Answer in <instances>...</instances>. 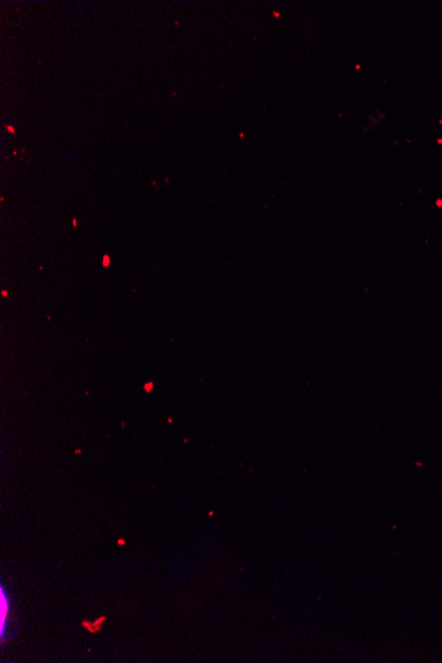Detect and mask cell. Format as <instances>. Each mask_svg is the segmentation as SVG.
Here are the masks:
<instances>
[{
    "instance_id": "obj_1",
    "label": "cell",
    "mask_w": 442,
    "mask_h": 663,
    "mask_svg": "<svg viewBox=\"0 0 442 663\" xmlns=\"http://www.w3.org/2000/svg\"><path fill=\"white\" fill-rule=\"evenodd\" d=\"M0 596H1V597H0V607H1V613H0V620H1V623H0V630H1V634H3V630H4V623H5V614H7V612H8V603H7V598H5V596H4V592H3V590H1Z\"/></svg>"
},
{
    "instance_id": "obj_2",
    "label": "cell",
    "mask_w": 442,
    "mask_h": 663,
    "mask_svg": "<svg viewBox=\"0 0 442 663\" xmlns=\"http://www.w3.org/2000/svg\"><path fill=\"white\" fill-rule=\"evenodd\" d=\"M102 264H104V266H109V265H110V258H109V256H105V257H104V259H102Z\"/></svg>"
},
{
    "instance_id": "obj_3",
    "label": "cell",
    "mask_w": 442,
    "mask_h": 663,
    "mask_svg": "<svg viewBox=\"0 0 442 663\" xmlns=\"http://www.w3.org/2000/svg\"><path fill=\"white\" fill-rule=\"evenodd\" d=\"M7 129L10 130V131H11V132H15V130L12 129V128H11V126H7Z\"/></svg>"
}]
</instances>
